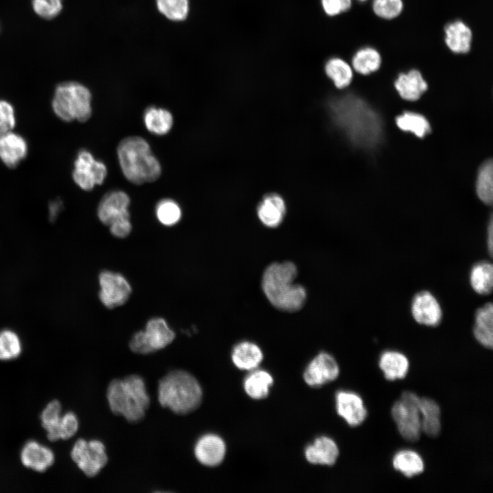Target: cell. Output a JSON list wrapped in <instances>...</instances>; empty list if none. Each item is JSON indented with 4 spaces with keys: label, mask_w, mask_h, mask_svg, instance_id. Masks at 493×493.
Wrapping results in <instances>:
<instances>
[{
    "label": "cell",
    "mask_w": 493,
    "mask_h": 493,
    "mask_svg": "<svg viewBox=\"0 0 493 493\" xmlns=\"http://www.w3.org/2000/svg\"><path fill=\"white\" fill-rule=\"evenodd\" d=\"M336 125L355 146L372 149L383 138V122L379 114L364 99L346 94L329 103Z\"/></svg>",
    "instance_id": "cell-1"
},
{
    "label": "cell",
    "mask_w": 493,
    "mask_h": 493,
    "mask_svg": "<svg viewBox=\"0 0 493 493\" xmlns=\"http://www.w3.org/2000/svg\"><path fill=\"white\" fill-rule=\"evenodd\" d=\"M297 275V267L290 261L273 262L265 268L262 288L273 307L287 312H294L303 307L307 292L302 285L295 283Z\"/></svg>",
    "instance_id": "cell-2"
},
{
    "label": "cell",
    "mask_w": 493,
    "mask_h": 493,
    "mask_svg": "<svg viewBox=\"0 0 493 493\" xmlns=\"http://www.w3.org/2000/svg\"><path fill=\"white\" fill-rule=\"evenodd\" d=\"M106 396L110 410L116 415L123 416L131 423L141 421L150 405L145 382L138 375L112 380L108 385Z\"/></svg>",
    "instance_id": "cell-3"
},
{
    "label": "cell",
    "mask_w": 493,
    "mask_h": 493,
    "mask_svg": "<svg viewBox=\"0 0 493 493\" xmlns=\"http://www.w3.org/2000/svg\"><path fill=\"white\" fill-rule=\"evenodd\" d=\"M203 391L197 379L183 370H174L158 383V401L177 414L185 415L201 404Z\"/></svg>",
    "instance_id": "cell-4"
},
{
    "label": "cell",
    "mask_w": 493,
    "mask_h": 493,
    "mask_svg": "<svg viewBox=\"0 0 493 493\" xmlns=\"http://www.w3.org/2000/svg\"><path fill=\"white\" fill-rule=\"evenodd\" d=\"M118 158L125 177L130 182L140 185L156 181L161 175V166L152 154L149 143L139 136L122 140L117 149Z\"/></svg>",
    "instance_id": "cell-5"
},
{
    "label": "cell",
    "mask_w": 493,
    "mask_h": 493,
    "mask_svg": "<svg viewBox=\"0 0 493 493\" xmlns=\"http://www.w3.org/2000/svg\"><path fill=\"white\" fill-rule=\"evenodd\" d=\"M91 93L88 88L76 81L60 84L52 101L55 114L62 121H87L92 114Z\"/></svg>",
    "instance_id": "cell-6"
},
{
    "label": "cell",
    "mask_w": 493,
    "mask_h": 493,
    "mask_svg": "<svg viewBox=\"0 0 493 493\" xmlns=\"http://www.w3.org/2000/svg\"><path fill=\"white\" fill-rule=\"evenodd\" d=\"M419 405L420 398L416 394L406 391L391 409L399 433L410 442L418 440L422 432Z\"/></svg>",
    "instance_id": "cell-7"
},
{
    "label": "cell",
    "mask_w": 493,
    "mask_h": 493,
    "mask_svg": "<svg viewBox=\"0 0 493 493\" xmlns=\"http://www.w3.org/2000/svg\"><path fill=\"white\" fill-rule=\"evenodd\" d=\"M175 338V332L164 319L154 318L147 322L145 331H140L132 336L129 347L136 353L149 354L165 348Z\"/></svg>",
    "instance_id": "cell-8"
},
{
    "label": "cell",
    "mask_w": 493,
    "mask_h": 493,
    "mask_svg": "<svg viewBox=\"0 0 493 493\" xmlns=\"http://www.w3.org/2000/svg\"><path fill=\"white\" fill-rule=\"evenodd\" d=\"M71 457L77 467L89 477L97 475L108 462L104 444L99 440L78 439L73 444Z\"/></svg>",
    "instance_id": "cell-9"
},
{
    "label": "cell",
    "mask_w": 493,
    "mask_h": 493,
    "mask_svg": "<svg viewBox=\"0 0 493 493\" xmlns=\"http://www.w3.org/2000/svg\"><path fill=\"white\" fill-rule=\"evenodd\" d=\"M105 165L97 161L92 155L86 150L80 151L75 162L73 178L75 182L83 190L89 191L95 185H101L107 176Z\"/></svg>",
    "instance_id": "cell-10"
},
{
    "label": "cell",
    "mask_w": 493,
    "mask_h": 493,
    "mask_svg": "<svg viewBox=\"0 0 493 493\" xmlns=\"http://www.w3.org/2000/svg\"><path fill=\"white\" fill-rule=\"evenodd\" d=\"M99 299L109 309L125 304L131 293L129 283L119 273L109 270L101 272L99 275Z\"/></svg>",
    "instance_id": "cell-11"
},
{
    "label": "cell",
    "mask_w": 493,
    "mask_h": 493,
    "mask_svg": "<svg viewBox=\"0 0 493 493\" xmlns=\"http://www.w3.org/2000/svg\"><path fill=\"white\" fill-rule=\"evenodd\" d=\"M340 368L335 358L327 353L318 354L307 365L304 373L305 382L312 388H320L334 381Z\"/></svg>",
    "instance_id": "cell-12"
},
{
    "label": "cell",
    "mask_w": 493,
    "mask_h": 493,
    "mask_svg": "<svg viewBox=\"0 0 493 493\" xmlns=\"http://www.w3.org/2000/svg\"><path fill=\"white\" fill-rule=\"evenodd\" d=\"M411 313L420 325L435 327L442 318V309L437 298L429 291L418 292L412 299Z\"/></svg>",
    "instance_id": "cell-13"
},
{
    "label": "cell",
    "mask_w": 493,
    "mask_h": 493,
    "mask_svg": "<svg viewBox=\"0 0 493 493\" xmlns=\"http://www.w3.org/2000/svg\"><path fill=\"white\" fill-rule=\"evenodd\" d=\"M129 196L123 191L114 190L108 192L101 200L97 214L101 222L110 226L114 221L129 218Z\"/></svg>",
    "instance_id": "cell-14"
},
{
    "label": "cell",
    "mask_w": 493,
    "mask_h": 493,
    "mask_svg": "<svg viewBox=\"0 0 493 493\" xmlns=\"http://www.w3.org/2000/svg\"><path fill=\"white\" fill-rule=\"evenodd\" d=\"M194 453L197 459L201 464L214 467L220 465L224 460L226 445L219 435L207 433L197 440Z\"/></svg>",
    "instance_id": "cell-15"
},
{
    "label": "cell",
    "mask_w": 493,
    "mask_h": 493,
    "mask_svg": "<svg viewBox=\"0 0 493 493\" xmlns=\"http://www.w3.org/2000/svg\"><path fill=\"white\" fill-rule=\"evenodd\" d=\"M338 414L351 427L361 425L367 416V409L360 396L350 391L340 390L336 394Z\"/></svg>",
    "instance_id": "cell-16"
},
{
    "label": "cell",
    "mask_w": 493,
    "mask_h": 493,
    "mask_svg": "<svg viewBox=\"0 0 493 493\" xmlns=\"http://www.w3.org/2000/svg\"><path fill=\"white\" fill-rule=\"evenodd\" d=\"M20 458L25 467L39 472H45L55 462L53 451L35 440H29L24 444Z\"/></svg>",
    "instance_id": "cell-17"
},
{
    "label": "cell",
    "mask_w": 493,
    "mask_h": 493,
    "mask_svg": "<svg viewBox=\"0 0 493 493\" xmlns=\"http://www.w3.org/2000/svg\"><path fill=\"white\" fill-rule=\"evenodd\" d=\"M286 213L284 199L277 193L266 194L257 207L260 222L268 228H276L283 222Z\"/></svg>",
    "instance_id": "cell-18"
},
{
    "label": "cell",
    "mask_w": 493,
    "mask_h": 493,
    "mask_svg": "<svg viewBox=\"0 0 493 493\" xmlns=\"http://www.w3.org/2000/svg\"><path fill=\"white\" fill-rule=\"evenodd\" d=\"M25 139L12 131L0 135V159L8 167L15 168L27 154Z\"/></svg>",
    "instance_id": "cell-19"
},
{
    "label": "cell",
    "mask_w": 493,
    "mask_h": 493,
    "mask_svg": "<svg viewBox=\"0 0 493 493\" xmlns=\"http://www.w3.org/2000/svg\"><path fill=\"white\" fill-rule=\"evenodd\" d=\"M444 42L448 49L454 53L465 54L470 51L472 32L464 21L455 20L444 27Z\"/></svg>",
    "instance_id": "cell-20"
},
{
    "label": "cell",
    "mask_w": 493,
    "mask_h": 493,
    "mask_svg": "<svg viewBox=\"0 0 493 493\" xmlns=\"http://www.w3.org/2000/svg\"><path fill=\"white\" fill-rule=\"evenodd\" d=\"M339 455L336 443L330 438L322 436L316 438L305 450V456L312 464L333 466Z\"/></svg>",
    "instance_id": "cell-21"
},
{
    "label": "cell",
    "mask_w": 493,
    "mask_h": 493,
    "mask_svg": "<svg viewBox=\"0 0 493 493\" xmlns=\"http://www.w3.org/2000/svg\"><path fill=\"white\" fill-rule=\"evenodd\" d=\"M399 95L407 101H416L427 90L428 85L421 73L416 69L400 73L394 81Z\"/></svg>",
    "instance_id": "cell-22"
},
{
    "label": "cell",
    "mask_w": 493,
    "mask_h": 493,
    "mask_svg": "<svg viewBox=\"0 0 493 493\" xmlns=\"http://www.w3.org/2000/svg\"><path fill=\"white\" fill-rule=\"evenodd\" d=\"M264 355L259 346L250 341H242L233 347L231 360L240 370H253L262 362Z\"/></svg>",
    "instance_id": "cell-23"
},
{
    "label": "cell",
    "mask_w": 493,
    "mask_h": 493,
    "mask_svg": "<svg viewBox=\"0 0 493 493\" xmlns=\"http://www.w3.org/2000/svg\"><path fill=\"white\" fill-rule=\"evenodd\" d=\"M473 335L483 346L492 349L493 345V305L488 303L477 309L475 316Z\"/></svg>",
    "instance_id": "cell-24"
},
{
    "label": "cell",
    "mask_w": 493,
    "mask_h": 493,
    "mask_svg": "<svg viewBox=\"0 0 493 493\" xmlns=\"http://www.w3.org/2000/svg\"><path fill=\"white\" fill-rule=\"evenodd\" d=\"M379 366L385 379L394 381L406 376L409 364L404 354L396 351H386L381 355Z\"/></svg>",
    "instance_id": "cell-25"
},
{
    "label": "cell",
    "mask_w": 493,
    "mask_h": 493,
    "mask_svg": "<svg viewBox=\"0 0 493 493\" xmlns=\"http://www.w3.org/2000/svg\"><path fill=\"white\" fill-rule=\"evenodd\" d=\"M421 429L429 437H437L441 430L440 408L433 399H420Z\"/></svg>",
    "instance_id": "cell-26"
},
{
    "label": "cell",
    "mask_w": 493,
    "mask_h": 493,
    "mask_svg": "<svg viewBox=\"0 0 493 493\" xmlns=\"http://www.w3.org/2000/svg\"><path fill=\"white\" fill-rule=\"evenodd\" d=\"M245 378L244 390L251 399L260 400L268 396L270 387L273 384V378L264 370H253Z\"/></svg>",
    "instance_id": "cell-27"
},
{
    "label": "cell",
    "mask_w": 493,
    "mask_h": 493,
    "mask_svg": "<svg viewBox=\"0 0 493 493\" xmlns=\"http://www.w3.org/2000/svg\"><path fill=\"white\" fill-rule=\"evenodd\" d=\"M381 62V54L376 49L364 47L358 49L353 55L351 66L357 73L367 75L378 71Z\"/></svg>",
    "instance_id": "cell-28"
},
{
    "label": "cell",
    "mask_w": 493,
    "mask_h": 493,
    "mask_svg": "<svg viewBox=\"0 0 493 493\" xmlns=\"http://www.w3.org/2000/svg\"><path fill=\"white\" fill-rule=\"evenodd\" d=\"M472 290L481 295L491 292L493 285V266L490 262L481 261L472 266L469 274Z\"/></svg>",
    "instance_id": "cell-29"
},
{
    "label": "cell",
    "mask_w": 493,
    "mask_h": 493,
    "mask_svg": "<svg viewBox=\"0 0 493 493\" xmlns=\"http://www.w3.org/2000/svg\"><path fill=\"white\" fill-rule=\"evenodd\" d=\"M325 72L338 89L349 86L353 77V69L351 65L339 57L331 58L326 62Z\"/></svg>",
    "instance_id": "cell-30"
},
{
    "label": "cell",
    "mask_w": 493,
    "mask_h": 493,
    "mask_svg": "<svg viewBox=\"0 0 493 493\" xmlns=\"http://www.w3.org/2000/svg\"><path fill=\"white\" fill-rule=\"evenodd\" d=\"M144 122L147 129L155 135H164L169 132L173 118L171 113L162 108H148L144 114Z\"/></svg>",
    "instance_id": "cell-31"
},
{
    "label": "cell",
    "mask_w": 493,
    "mask_h": 493,
    "mask_svg": "<svg viewBox=\"0 0 493 493\" xmlns=\"http://www.w3.org/2000/svg\"><path fill=\"white\" fill-rule=\"evenodd\" d=\"M392 465L395 470L407 477L418 475L424 470L422 457L411 450H403L396 453L392 459Z\"/></svg>",
    "instance_id": "cell-32"
},
{
    "label": "cell",
    "mask_w": 493,
    "mask_h": 493,
    "mask_svg": "<svg viewBox=\"0 0 493 493\" xmlns=\"http://www.w3.org/2000/svg\"><path fill=\"white\" fill-rule=\"evenodd\" d=\"M62 416V405L58 400L50 401L40 414L41 425L45 430L47 438L49 441L59 440L58 429Z\"/></svg>",
    "instance_id": "cell-33"
},
{
    "label": "cell",
    "mask_w": 493,
    "mask_h": 493,
    "mask_svg": "<svg viewBox=\"0 0 493 493\" xmlns=\"http://www.w3.org/2000/svg\"><path fill=\"white\" fill-rule=\"evenodd\" d=\"M398 127L404 131L414 134L418 138H423L431 131V127L427 119L422 114L405 112L396 118Z\"/></svg>",
    "instance_id": "cell-34"
},
{
    "label": "cell",
    "mask_w": 493,
    "mask_h": 493,
    "mask_svg": "<svg viewBox=\"0 0 493 493\" xmlns=\"http://www.w3.org/2000/svg\"><path fill=\"white\" fill-rule=\"evenodd\" d=\"M477 194L480 200L487 205L493 199V164L491 160L484 162L480 167L477 178Z\"/></svg>",
    "instance_id": "cell-35"
},
{
    "label": "cell",
    "mask_w": 493,
    "mask_h": 493,
    "mask_svg": "<svg viewBox=\"0 0 493 493\" xmlns=\"http://www.w3.org/2000/svg\"><path fill=\"white\" fill-rule=\"evenodd\" d=\"M158 11L168 20L184 21L189 12V0H155Z\"/></svg>",
    "instance_id": "cell-36"
},
{
    "label": "cell",
    "mask_w": 493,
    "mask_h": 493,
    "mask_svg": "<svg viewBox=\"0 0 493 493\" xmlns=\"http://www.w3.org/2000/svg\"><path fill=\"white\" fill-rule=\"evenodd\" d=\"M21 352L22 343L16 333L10 329L0 331V360L14 359Z\"/></svg>",
    "instance_id": "cell-37"
},
{
    "label": "cell",
    "mask_w": 493,
    "mask_h": 493,
    "mask_svg": "<svg viewBox=\"0 0 493 493\" xmlns=\"http://www.w3.org/2000/svg\"><path fill=\"white\" fill-rule=\"evenodd\" d=\"M159 221L166 226L175 225L181 218V211L179 205L171 199L160 201L155 210Z\"/></svg>",
    "instance_id": "cell-38"
},
{
    "label": "cell",
    "mask_w": 493,
    "mask_h": 493,
    "mask_svg": "<svg viewBox=\"0 0 493 493\" xmlns=\"http://www.w3.org/2000/svg\"><path fill=\"white\" fill-rule=\"evenodd\" d=\"M372 11L376 16L385 20L398 17L403 10V0H373Z\"/></svg>",
    "instance_id": "cell-39"
},
{
    "label": "cell",
    "mask_w": 493,
    "mask_h": 493,
    "mask_svg": "<svg viewBox=\"0 0 493 493\" xmlns=\"http://www.w3.org/2000/svg\"><path fill=\"white\" fill-rule=\"evenodd\" d=\"M32 7L39 16L51 19L62 11V0H32Z\"/></svg>",
    "instance_id": "cell-40"
},
{
    "label": "cell",
    "mask_w": 493,
    "mask_h": 493,
    "mask_svg": "<svg viewBox=\"0 0 493 493\" xmlns=\"http://www.w3.org/2000/svg\"><path fill=\"white\" fill-rule=\"evenodd\" d=\"M79 429L77 416L72 412H68L62 416L58 429V438L66 440L73 437Z\"/></svg>",
    "instance_id": "cell-41"
},
{
    "label": "cell",
    "mask_w": 493,
    "mask_h": 493,
    "mask_svg": "<svg viewBox=\"0 0 493 493\" xmlns=\"http://www.w3.org/2000/svg\"><path fill=\"white\" fill-rule=\"evenodd\" d=\"M16 124L12 105L4 100H0V135L12 131Z\"/></svg>",
    "instance_id": "cell-42"
},
{
    "label": "cell",
    "mask_w": 493,
    "mask_h": 493,
    "mask_svg": "<svg viewBox=\"0 0 493 493\" xmlns=\"http://www.w3.org/2000/svg\"><path fill=\"white\" fill-rule=\"evenodd\" d=\"M325 13L335 16L344 13L351 8L352 0H320Z\"/></svg>",
    "instance_id": "cell-43"
},
{
    "label": "cell",
    "mask_w": 493,
    "mask_h": 493,
    "mask_svg": "<svg viewBox=\"0 0 493 493\" xmlns=\"http://www.w3.org/2000/svg\"><path fill=\"white\" fill-rule=\"evenodd\" d=\"M111 233L117 238H125L131 231L129 218L117 220L110 225Z\"/></svg>",
    "instance_id": "cell-44"
},
{
    "label": "cell",
    "mask_w": 493,
    "mask_h": 493,
    "mask_svg": "<svg viewBox=\"0 0 493 493\" xmlns=\"http://www.w3.org/2000/svg\"><path fill=\"white\" fill-rule=\"evenodd\" d=\"M62 208V202H51L49 205V219L53 220L57 217Z\"/></svg>",
    "instance_id": "cell-45"
},
{
    "label": "cell",
    "mask_w": 493,
    "mask_h": 493,
    "mask_svg": "<svg viewBox=\"0 0 493 493\" xmlns=\"http://www.w3.org/2000/svg\"><path fill=\"white\" fill-rule=\"evenodd\" d=\"M492 219L490 218L489 225L488 227V238H487V246L488 249V253L492 255V235H493V229H492Z\"/></svg>",
    "instance_id": "cell-46"
},
{
    "label": "cell",
    "mask_w": 493,
    "mask_h": 493,
    "mask_svg": "<svg viewBox=\"0 0 493 493\" xmlns=\"http://www.w3.org/2000/svg\"><path fill=\"white\" fill-rule=\"evenodd\" d=\"M358 1H361V2H364V1H367V0H358Z\"/></svg>",
    "instance_id": "cell-47"
}]
</instances>
